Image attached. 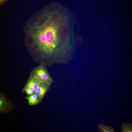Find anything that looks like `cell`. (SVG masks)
Returning <instances> with one entry per match:
<instances>
[{"label": "cell", "mask_w": 132, "mask_h": 132, "mask_svg": "<svg viewBox=\"0 0 132 132\" xmlns=\"http://www.w3.org/2000/svg\"><path fill=\"white\" fill-rule=\"evenodd\" d=\"M74 18L67 8L52 2L33 15L24 30L32 45L52 63L65 62L74 47Z\"/></svg>", "instance_id": "obj_1"}, {"label": "cell", "mask_w": 132, "mask_h": 132, "mask_svg": "<svg viewBox=\"0 0 132 132\" xmlns=\"http://www.w3.org/2000/svg\"><path fill=\"white\" fill-rule=\"evenodd\" d=\"M31 76L37 78L42 82L51 84L53 80L44 65L42 64L33 70Z\"/></svg>", "instance_id": "obj_2"}, {"label": "cell", "mask_w": 132, "mask_h": 132, "mask_svg": "<svg viewBox=\"0 0 132 132\" xmlns=\"http://www.w3.org/2000/svg\"><path fill=\"white\" fill-rule=\"evenodd\" d=\"M50 84L45 82H41L34 93L37 96L40 101L43 99L48 90Z\"/></svg>", "instance_id": "obj_3"}, {"label": "cell", "mask_w": 132, "mask_h": 132, "mask_svg": "<svg viewBox=\"0 0 132 132\" xmlns=\"http://www.w3.org/2000/svg\"><path fill=\"white\" fill-rule=\"evenodd\" d=\"M34 78L31 76L26 84L24 88V90L28 95H31L34 93L33 86Z\"/></svg>", "instance_id": "obj_4"}, {"label": "cell", "mask_w": 132, "mask_h": 132, "mask_svg": "<svg viewBox=\"0 0 132 132\" xmlns=\"http://www.w3.org/2000/svg\"><path fill=\"white\" fill-rule=\"evenodd\" d=\"M9 105V103L5 97L0 94V112H5Z\"/></svg>", "instance_id": "obj_5"}, {"label": "cell", "mask_w": 132, "mask_h": 132, "mask_svg": "<svg viewBox=\"0 0 132 132\" xmlns=\"http://www.w3.org/2000/svg\"><path fill=\"white\" fill-rule=\"evenodd\" d=\"M28 104L33 105L38 104L40 101L37 96L35 93L30 95L26 97Z\"/></svg>", "instance_id": "obj_6"}, {"label": "cell", "mask_w": 132, "mask_h": 132, "mask_svg": "<svg viewBox=\"0 0 132 132\" xmlns=\"http://www.w3.org/2000/svg\"><path fill=\"white\" fill-rule=\"evenodd\" d=\"M98 127L99 129V131L104 132H114L113 127L111 126H108L104 124H100L98 125Z\"/></svg>", "instance_id": "obj_7"}, {"label": "cell", "mask_w": 132, "mask_h": 132, "mask_svg": "<svg viewBox=\"0 0 132 132\" xmlns=\"http://www.w3.org/2000/svg\"><path fill=\"white\" fill-rule=\"evenodd\" d=\"M121 131L122 132H132L131 124L123 123L121 127Z\"/></svg>", "instance_id": "obj_8"}, {"label": "cell", "mask_w": 132, "mask_h": 132, "mask_svg": "<svg viewBox=\"0 0 132 132\" xmlns=\"http://www.w3.org/2000/svg\"><path fill=\"white\" fill-rule=\"evenodd\" d=\"M9 0H0V6L3 5Z\"/></svg>", "instance_id": "obj_9"}]
</instances>
